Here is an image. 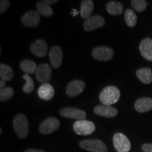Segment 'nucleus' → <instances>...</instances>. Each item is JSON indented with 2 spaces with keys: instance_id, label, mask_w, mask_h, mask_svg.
<instances>
[{
  "instance_id": "4",
  "label": "nucleus",
  "mask_w": 152,
  "mask_h": 152,
  "mask_svg": "<svg viewBox=\"0 0 152 152\" xmlns=\"http://www.w3.org/2000/svg\"><path fill=\"white\" fill-rule=\"evenodd\" d=\"M73 131L79 135H89L94 132L95 125L92 121L80 120L74 123Z\"/></svg>"
},
{
  "instance_id": "13",
  "label": "nucleus",
  "mask_w": 152,
  "mask_h": 152,
  "mask_svg": "<svg viewBox=\"0 0 152 152\" xmlns=\"http://www.w3.org/2000/svg\"><path fill=\"white\" fill-rule=\"evenodd\" d=\"M49 59L50 64L54 68H58L63 62L62 49L58 46H54L49 51Z\"/></svg>"
},
{
  "instance_id": "22",
  "label": "nucleus",
  "mask_w": 152,
  "mask_h": 152,
  "mask_svg": "<svg viewBox=\"0 0 152 152\" xmlns=\"http://www.w3.org/2000/svg\"><path fill=\"white\" fill-rule=\"evenodd\" d=\"M36 8H37V12L45 17H50L54 14L50 4L47 3L46 1H38L36 4Z\"/></svg>"
},
{
  "instance_id": "11",
  "label": "nucleus",
  "mask_w": 152,
  "mask_h": 152,
  "mask_svg": "<svg viewBox=\"0 0 152 152\" xmlns=\"http://www.w3.org/2000/svg\"><path fill=\"white\" fill-rule=\"evenodd\" d=\"M85 88V83L80 80H72L68 83L66 87V94L69 97H75L80 94Z\"/></svg>"
},
{
  "instance_id": "8",
  "label": "nucleus",
  "mask_w": 152,
  "mask_h": 152,
  "mask_svg": "<svg viewBox=\"0 0 152 152\" xmlns=\"http://www.w3.org/2000/svg\"><path fill=\"white\" fill-rule=\"evenodd\" d=\"M35 73L37 81L44 84L50 80L52 75V70L48 64H42L37 66Z\"/></svg>"
},
{
  "instance_id": "9",
  "label": "nucleus",
  "mask_w": 152,
  "mask_h": 152,
  "mask_svg": "<svg viewBox=\"0 0 152 152\" xmlns=\"http://www.w3.org/2000/svg\"><path fill=\"white\" fill-rule=\"evenodd\" d=\"M40 22V14L37 11H28L21 17V23L26 27L35 28Z\"/></svg>"
},
{
  "instance_id": "23",
  "label": "nucleus",
  "mask_w": 152,
  "mask_h": 152,
  "mask_svg": "<svg viewBox=\"0 0 152 152\" xmlns=\"http://www.w3.org/2000/svg\"><path fill=\"white\" fill-rule=\"evenodd\" d=\"M37 65L33 61L25 59L20 63V68L26 74H33L35 73V70L37 68Z\"/></svg>"
},
{
  "instance_id": "21",
  "label": "nucleus",
  "mask_w": 152,
  "mask_h": 152,
  "mask_svg": "<svg viewBox=\"0 0 152 152\" xmlns=\"http://www.w3.org/2000/svg\"><path fill=\"white\" fill-rule=\"evenodd\" d=\"M106 10L109 14L112 16H118L122 14L123 11V5L122 3L117 1H111L106 5Z\"/></svg>"
},
{
  "instance_id": "14",
  "label": "nucleus",
  "mask_w": 152,
  "mask_h": 152,
  "mask_svg": "<svg viewBox=\"0 0 152 152\" xmlns=\"http://www.w3.org/2000/svg\"><path fill=\"white\" fill-rule=\"evenodd\" d=\"M47 44L43 39L35 40L30 45V51L32 54L37 57H45L47 54Z\"/></svg>"
},
{
  "instance_id": "32",
  "label": "nucleus",
  "mask_w": 152,
  "mask_h": 152,
  "mask_svg": "<svg viewBox=\"0 0 152 152\" xmlns=\"http://www.w3.org/2000/svg\"><path fill=\"white\" fill-rule=\"evenodd\" d=\"M46 2L48 3L49 4H54L58 2V1L57 0H46Z\"/></svg>"
},
{
  "instance_id": "16",
  "label": "nucleus",
  "mask_w": 152,
  "mask_h": 152,
  "mask_svg": "<svg viewBox=\"0 0 152 152\" xmlns=\"http://www.w3.org/2000/svg\"><path fill=\"white\" fill-rule=\"evenodd\" d=\"M140 51L146 60L152 61V39L146 37L142 39L140 45Z\"/></svg>"
},
{
  "instance_id": "5",
  "label": "nucleus",
  "mask_w": 152,
  "mask_h": 152,
  "mask_svg": "<svg viewBox=\"0 0 152 152\" xmlns=\"http://www.w3.org/2000/svg\"><path fill=\"white\" fill-rule=\"evenodd\" d=\"M113 146L118 152H129L131 149V143L124 134L115 133L113 138Z\"/></svg>"
},
{
  "instance_id": "25",
  "label": "nucleus",
  "mask_w": 152,
  "mask_h": 152,
  "mask_svg": "<svg viewBox=\"0 0 152 152\" xmlns=\"http://www.w3.org/2000/svg\"><path fill=\"white\" fill-rule=\"evenodd\" d=\"M124 17L125 23L127 24L128 27L133 28L135 26L137 21V17L135 13L134 12L132 9H127L125 12Z\"/></svg>"
},
{
  "instance_id": "1",
  "label": "nucleus",
  "mask_w": 152,
  "mask_h": 152,
  "mask_svg": "<svg viewBox=\"0 0 152 152\" xmlns=\"http://www.w3.org/2000/svg\"><path fill=\"white\" fill-rule=\"evenodd\" d=\"M121 92L115 86H108L105 87L99 94V100L104 105L111 106L119 100Z\"/></svg>"
},
{
  "instance_id": "26",
  "label": "nucleus",
  "mask_w": 152,
  "mask_h": 152,
  "mask_svg": "<svg viewBox=\"0 0 152 152\" xmlns=\"http://www.w3.org/2000/svg\"><path fill=\"white\" fill-rule=\"evenodd\" d=\"M23 78L26 80V84L23 87V90L26 94L31 93L35 88V84H34L33 78L31 77V76L28 75V74H25L23 75Z\"/></svg>"
},
{
  "instance_id": "18",
  "label": "nucleus",
  "mask_w": 152,
  "mask_h": 152,
  "mask_svg": "<svg viewBox=\"0 0 152 152\" xmlns=\"http://www.w3.org/2000/svg\"><path fill=\"white\" fill-rule=\"evenodd\" d=\"M134 109L139 113H145L152 109V99L142 97L136 101Z\"/></svg>"
},
{
  "instance_id": "30",
  "label": "nucleus",
  "mask_w": 152,
  "mask_h": 152,
  "mask_svg": "<svg viewBox=\"0 0 152 152\" xmlns=\"http://www.w3.org/2000/svg\"><path fill=\"white\" fill-rule=\"evenodd\" d=\"M142 151L144 152H152V143L151 144H144L142 146Z\"/></svg>"
},
{
  "instance_id": "19",
  "label": "nucleus",
  "mask_w": 152,
  "mask_h": 152,
  "mask_svg": "<svg viewBox=\"0 0 152 152\" xmlns=\"http://www.w3.org/2000/svg\"><path fill=\"white\" fill-rule=\"evenodd\" d=\"M137 77L144 84L148 85L152 82V71L149 68H142L136 71Z\"/></svg>"
},
{
  "instance_id": "27",
  "label": "nucleus",
  "mask_w": 152,
  "mask_h": 152,
  "mask_svg": "<svg viewBox=\"0 0 152 152\" xmlns=\"http://www.w3.org/2000/svg\"><path fill=\"white\" fill-rule=\"evenodd\" d=\"M14 90L11 87H4L0 90V101L1 102H5L9 101L14 96Z\"/></svg>"
},
{
  "instance_id": "7",
  "label": "nucleus",
  "mask_w": 152,
  "mask_h": 152,
  "mask_svg": "<svg viewBox=\"0 0 152 152\" xmlns=\"http://www.w3.org/2000/svg\"><path fill=\"white\" fill-rule=\"evenodd\" d=\"M60 122L56 118L49 117L45 119L39 125V132L42 134H48L59 128Z\"/></svg>"
},
{
  "instance_id": "28",
  "label": "nucleus",
  "mask_w": 152,
  "mask_h": 152,
  "mask_svg": "<svg viewBox=\"0 0 152 152\" xmlns=\"http://www.w3.org/2000/svg\"><path fill=\"white\" fill-rule=\"evenodd\" d=\"M131 5L134 10L137 12H142L147 8V3L144 0H132L131 1Z\"/></svg>"
},
{
  "instance_id": "6",
  "label": "nucleus",
  "mask_w": 152,
  "mask_h": 152,
  "mask_svg": "<svg viewBox=\"0 0 152 152\" xmlns=\"http://www.w3.org/2000/svg\"><path fill=\"white\" fill-rule=\"evenodd\" d=\"M92 54L96 60L99 61H108L112 59L114 55V52L111 47L100 46L93 49Z\"/></svg>"
},
{
  "instance_id": "12",
  "label": "nucleus",
  "mask_w": 152,
  "mask_h": 152,
  "mask_svg": "<svg viewBox=\"0 0 152 152\" xmlns=\"http://www.w3.org/2000/svg\"><path fill=\"white\" fill-rule=\"evenodd\" d=\"M104 25H105V20L103 17L96 15L85 20L83 23V28L85 30L90 32L103 27Z\"/></svg>"
},
{
  "instance_id": "2",
  "label": "nucleus",
  "mask_w": 152,
  "mask_h": 152,
  "mask_svg": "<svg viewBox=\"0 0 152 152\" xmlns=\"http://www.w3.org/2000/svg\"><path fill=\"white\" fill-rule=\"evenodd\" d=\"M13 126L17 136L20 139H25L29 132V123L27 118L22 113H19L14 117Z\"/></svg>"
},
{
  "instance_id": "31",
  "label": "nucleus",
  "mask_w": 152,
  "mask_h": 152,
  "mask_svg": "<svg viewBox=\"0 0 152 152\" xmlns=\"http://www.w3.org/2000/svg\"><path fill=\"white\" fill-rule=\"evenodd\" d=\"M25 152H45L43 150H40V149H28L27 150H26Z\"/></svg>"
},
{
  "instance_id": "34",
  "label": "nucleus",
  "mask_w": 152,
  "mask_h": 152,
  "mask_svg": "<svg viewBox=\"0 0 152 152\" xmlns=\"http://www.w3.org/2000/svg\"><path fill=\"white\" fill-rule=\"evenodd\" d=\"M78 14H79V12L77 10H75V9H73V10H72V14H73V16H77Z\"/></svg>"
},
{
  "instance_id": "15",
  "label": "nucleus",
  "mask_w": 152,
  "mask_h": 152,
  "mask_svg": "<svg viewBox=\"0 0 152 152\" xmlns=\"http://www.w3.org/2000/svg\"><path fill=\"white\" fill-rule=\"evenodd\" d=\"M94 112L96 115L105 118H113L118 115V111L115 108L104 104L96 106L94 109Z\"/></svg>"
},
{
  "instance_id": "3",
  "label": "nucleus",
  "mask_w": 152,
  "mask_h": 152,
  "mask_svg": "<svg viewBox=\"0 0 152 152\" xmlns=\"http://www.w3.org/2000/svg\"><path fill=\"white\" fill-rule=\"evenodd\" d=\"M82 149L90 152H107V147L100 140H85L79 143Z\"/></svg>"
},
{
  "instance_id": "33",
  "label": "nucleus",
  "mask_w": 152,
  "mask_h": 152,
  "mask_svg": "<svg viewBox=\"0 0 152 152\" xmlns=\"http://www.w3.org/2000/svg\"><path fill=\"white\" fill-rule=\"evenodd\" d=\"M4 85H5V81L4 80H1V81H0V87H1V89H3L4 88Z\"/></svg>"
},
{
  "instance_id": "10",
  "label": "nucleus",
  "mask_w": 152,
  "mask_h": 152,
  "mask_svg": "<svg viewBox=\"0 0 152 152\" xmlns=\"http://www.w3.org/2000/svg\"><path fill=\"white\" fill-rule=\"evenodd\" d=\"M60 115L67 118L75 119L77 121L85 120L87 115L83 110L74 107H64L60 110Z\"/></svg>"
},
{
  "instance_id": "20",
  "label": "nucleus",
  "mask_w": 152,
  "mask_h": 152,
  "mask_svg": "<svg viewBox=\"0 0 152 152\" xmlns=\"http://www.w3.org/2000/svg\"><path fill=\"white\" fill-rule=\"evenodd\" d=\"M93 9H94V2L92 0H83L80 5V16L83 18L87 19L91 17Z\"/></svg>"
},
{
  "instance_id": "29",
  "label": "nucleus",
  "mask_w": 152,
  "mask_h": 152,
  "mask_svg": "<svg viewBox=\"0 0 152 152\" xmlns=\"http://www.w3.org/2000/svg\"><path fill=\"white\" fill-rule=\"evenodd\" d=\"M9 6H10V1L8 0H1L0 1V13L2 14L5 12L9 9Z\"/></svg>"
},
{
  "instance_id": "17",
  "label": "nucleus",
  "mask_w": 152,
  "mask_h": 152,
  "mask_svg": "<svg viewBox=\"0 0 152 152\" xmlns=\"http://www.w3.org/2000/svg\"><path fill=\"white\" fill-rule=\"evenodd\" d=\"M39 98L45 101H49L54 97V89L50 84L44 83L39 87L37 91Z\"/></svg>"
},
{
  "instance_id": "24",
  "label": "nucleus",
  "mask_w": 152,
  "mask_h": 152,
  "mask_svg": "<svg viewBox=\"0 0 152 152\" xmlns=\"http://www.w3.org/2000/svg\"><path fill=\"white\" fill-rule=\"evenodd\" d=\"M0 77L4 81H10L14 77V71L8 65L1 64L0 65Z\"/></svg>"
}]
</instances>
